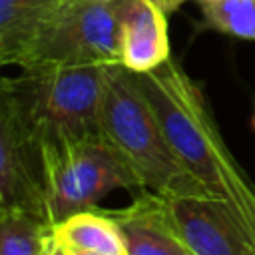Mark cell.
<instances>
[{
  "label": "cell",
  "instance_id": "obj_3",
  "mask_svg": "<svg viewBox=\"0 0 255 255\" xmlns=\"http://www.w3.org/2000/svg\"><path fill=\"white\" fill-rule=\"evenodd\" d=\"M110 66H44L4 78L8 98L40 135L42 143H62L100 135V116Z\"/></svg>",
  "mask_w": 255,
  "mask_h": 255
},
{
  "label": "cell",
  "instance_id": "obj_15",
  "mask_svg": "<svg viewBox=\"0 0 255 255\" xmlns=\"http://www.w3.org/2000/svg\"><path fill=\"white\" fill-rule=\"evenodd\" d=\"M149 2H153V4H155L159 10H163L165 14H169V12L179 10V6L185 4L187 0H149Z\"/></svg>",
  "mask_w": 255,
  "mask_h": 255
},
{
  "label": "cell",
  "instance_id": "obj_14",
  "mask_svg": "<svg viewBox=\"0 0 255 255\" xmlns=\"http://www.w3.org/2000/svg\"><path fill=\"white\" fill-rule=\"evenodd\" d=\"M44 255H70V251H68V247H66V245L56 237V233L52 231V235H50V239H48V245H46Z\"/></svg>",
  "mask_w": 255,
  "mask_h": 255
},
{
  "label": "cell",
  "instance_id": "obj_6",
  "mask_svg": "<svg viewBox=\"0 0 255 255\" xmlns=\"http://www.w3.org/2000/svg\"><path fill=\"white\" fill-rule=\"evenodd\" d=\"M0 211H24L48 221L44 143L4 96H0Z\"/></svg>",
  "mask_w": 255,
  "mask_h": 255
},
{
  "label": "cell",
  "instance_id": "obj_7",
  "mask_svg": "<svg viewBox=\"0 0 255 255\" xmlns=\"http://www.w3.org/2000/svg\"><path fill=\"white\" fill-rule=\"evenodd\" d=\"M157 203L169 227L193 255H255L253 237L223 199L157 195Z\"/></svg>",
  "mask_w": 255,
  "mask_h": 255
},
{
  "label": "cell",
  "instance_id": "obj_5",
  "mask_svg": "<svg viewBox=\"0 0 255 255\" xmlns=\"http://www.w3.org/2000/svg\"><path fill=\"white\" fill-rule=\"evenodd\" d=\"M44 165L52 227L74 213L94 209L114 189L139 187L133 171L102 137L44 143Z\"/></svg>",
  "mask_w": 255,
  "mask_h": 255
},
{
  "label": "cell",
  "instance_id": "obj_16",
  "mask_svg": "<svg viewBox=\"0 0 255 255\" xmlns=\"http://www.w3.org/2000/svg\"><path fill=\"white\" fill-rule=\"evenodd\" d=\"M70 255H102V253H96V251H82V249H68Z\"/></svg>",
  "mask_w": 255,
  "mask_h": 255
},
{
  "label": "cell",
  "instance_id": "obj_10",
  "mask_svg": "<svg viewBox=\"0 0 255 255\" xmlns=\"http://www.w3.org/2000/svg\"><path fill=\"white\" fill-rule=\"evenodd\" d=\"M62 0H0V62L16 66L20 54Z\"/></svg>",
  "mask_w": 255,
  "mask_h": 255
},
{
  "label": "cell",
  "instance_id": "obj_12",
  "mask_svg": "<svg viewBox=\"0 0 255 255\" xmlns=\"http://www.w3.org/2000/svg\"><path fill=\"white\" fill-rule=\"evenodd\" d=\"M54 227L24 211H0V255H44Z\"/></svg>",
  "mask_w": 255,
  "mask_h": 255
},
{
  "label": "cell",
  "instance_id": "obj_2",
  "mask_svg": "<svg viewBox=\"0 0 255 255\" xmlns=\"http://www.w3.org/2000/svg\"><path fill=\"white\" fill-rule=\"evenodd\" d=\"M100 135L133 171L141 189L157 195H213L181 165L137 76L122 64L108 68Z\"/></svg>",
  "mask_w": 255,
  "mask_h": 255
},
{
  "label": "cell",
  "instance_id": "obj_4",
  "mask_svg": "<svg viewBox=\"0 0 255 255\" xmlns=\"http://www.w3.org/2000/svg\"><path fill=\"white\" fill-rule=\"evenodd\" d=\"M122 62V0L62 2L28 42L16 66H114Z\"/></svg>",
  "mask_w": 255,
  "mask_h": 255
},
{
  "label": "cell",
  "instance_id": "obj_18",
  "mask_svg": "<svg viewBox=\"0 0 255 255\" xmlns=\"http://www.w3.org/2000/svg\"><path fill=\"white\" fill-rule=\"evenodd\" d=\"M253 128H255V114H253Z\"/></svg>",
  "mask_w": 255,
  "mask_h": 255
},
{
  "label": "cell",
  "instance_id": "obj_11",
  "mask_svg": "<svg viewBox=\"0 0 255 255\" xmlns=\"http://www.w3.org/2000/svg\"><path fill=\"white\" fill-rule=\"evenodd\" d=\"M56 237L68 249L96 251L102 255H126L124 237L108 209H86L54 225Z\"/></svg>",
  "mask_w": 255,
  "mask_h": 255
},
{
  "label": "cell",
  "instance_id": "obj_13",
  "mask_svg": "<svg viewBox=\"0 0 255 255\" xmlns=\"http://www.w3.org/2000/svg\"><path fill=\"white\" fill-rule=\"evenodd\" d=\"M199 8L207 28L255 40V0H209L199 2Z\"/></svg>",
  "mask_w": 255,
  "mask_h": 255
},
{
  "label": "cell",
  "instance_id": "obj_19",
  "mask_svg": "<svg viewBox=\"0 0 255 255\" xmlns=\"http://www.w3.org/2000/svg\"><path fill=\"white\" fill-rule=\"evenodd\" d=\"M199 2H209V0H199Z\"/></svg>",
  "mask_w": 255,
  "mask_h": 255
},
{
  "label": "cell",
  "instance_id": "obj_8",
  "mask_svg": "<svg viewBox=\"0 0 255 255\" xmlns=\"http://www.w3.org/2000/svg\"><path fill=\"white\" fill-rule=\"evenodd\" d=\"M167 14L149 0H122V66L133 74L169 60Z\"/></svg>",
  "mask_w": 255,
  "mask_h": 255
},
{
  "label": "cell",
  "instance_id": "obj_17",
  "mask_svg": "<svg viewBox=\"0 0 255 255\" xmlns=\"http://www.w3.org/2000/svg\"><path fill=\"white\" fill-rule=\"evenodd\" d=\"M62 2H90V0H62Z\"/></svg>",
  "mask_w": 255,
  "mask_h": 255
},
{
  "label": "cell",
  "instance_id": "obj_9",
  "mask_svg": "<svg viewBox=\"0 0 255 255\" xmlns=\"http://www.w3.org/2000/svg\"><path fill=\"white\" fill-rule=\"evenodd\" d=\"M120 225L126 255H193L165 221L157 195L145 191L128 207L108 209Z\"/></svg>",
  "mask_w": 255,
  "mask_h": 255
},
{
  "label": "cell",
  "instance_id": "obj_1",
  "mask_svg": "<svg viewBox=\"0 0 255 255\" xmlns=\"http://www.w3.org/2000/svg\"><path fill=\"white\" fill-rule=\"evenodd\" d=\"M135 76L181 165L235 211L255 241V183L229 151L199 86L173 58Z\"/></svg>",
  "mask_w": 255,
  "mask_h": 255
}]
</instances>
